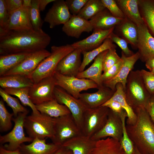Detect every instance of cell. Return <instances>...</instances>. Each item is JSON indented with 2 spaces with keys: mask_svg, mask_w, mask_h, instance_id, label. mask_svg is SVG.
I'll return each mask as SVG.
<instances>
[{
  "mask_svg": "<svg viewBox=\"0 0 154 154\" xmlns=\"http://www.w3.org/2000/svg\"><path fill=\"white\" fill-rule=\"evenodd\" d=\"M122 136V124L119 114L110 109L105 125L91 138L97 141L105 137H109L120 142Z\"/></svg>",
  "mask_w": 154,
  "mask_h": 154,
  "instance_id": "4fadbf2b",
  "label": "cell"
},
{
  "mask_svg": "<svg viewBox=\"0 0 154 154\" xmlns=\"http://www.w3.org/2000/svg\"><path fill=\"white\" fill-rule=\"evenodd\" d=\"M39 7V0H32L30 9V18L32 25L34 30H42L43 21L40 14Z\"/></svg>",
  "mask_w": 154,
  "mask_h": 154,
  "instance_id": "ab89813d",
  "label": "cell"
},
{
  "mask_svg": "<svg viewBox=\"0 0 154 154\" xmlns=\"http://www.w3.org/2000/svg\"><path fill=\"white\" fill-rule=\"evenodd\" d=\"M88 0H66L65 2L72 15H77Z\"/></svg>",
  "mask_w": 154,
  "mask_h": 154,
  "instance_id": "f6af8a7d",
  "label": "cell"
},
{
  "mask_svg": "<svg viewBox=\"0 0 154 154\" xmlns=\"http://www.w3.org/2000/svg\"><path fill=\"white\" fill-rule=\"evenodd\" d=\"M149 71H150L152 73L154 74V68L152 69Z\"/></svg>",
  "mask_w": 154,
  "mask_h": 154,
  "instance_id": "680465c9",
  "label": "cell"
},
{
  "mask_svg": "<svg viewBox=\"0 0 154 154\" xmlns=\"http://www.w3.org/2000/svg\"><path fill=\"white\" fill-rule=\"evenodd\" d=\"M50 41V36L42 30L0 31V54L33 52L45 49Z\"/></svg>",
  "mask_w": 154,
  "mask_h": 154,
  "instance_id": "6da1fadb",
  "label": "cell"
},
{
  "mask_svg": "<svg viewBox=\"0 0 154 154\" xmlns=\"http://www.w3.org/2000/svg\"><path fill=\"white\" fill-rule=\"evenodd\" d=\"M142 17L151 35L154 37V0L139 1Z\"/></svg>",
  "mask_w": 154,
  "mask_h": 154,
  "instance_id": "d6a6232c",
  "label": "cell"
},
{
  "mask_svg": "<svg viewBox=\"0 0 154 154\" xmlns=\"http://www.w3.org/2000/svg\"><path fill=\"white\" fill-rule=\"evenodd\" d=\"M9 15L23 7V0H5Z\"/></svg>",
  "mask_w": 154,
  "mask_h": 154,
  "instance_id": "c3c4849f",
  "label": "cell"
},
{
  "mask_svg": "<svg viewBox=\"0 0 154 154\" xmlns=\"http://www.w3.org/2000/svg\"><path fill=\"white\" fill-rule=\"evenodd\" d=\"M133 110L137 118L135 123L126 124L129 136L141 154H154V123L145 108Z\"/></svg>",
  "mask_w": 154,
  "mask_h": 154,
  "instance_id": "7a4b0ae2",
  "label": "cell"
},
{
  "mask_svg": "<svg viewBox=\"0 0 154 154\" xmlns=\"http://www.w3.org/2000/svg\"><path fill=\"white\" fill-rule=\"evenodd\" d=\"M9 17L5 0H0V31L6 29Z\"/></svg>",
  "mask_w": 154,
  "mask_h": 154,
  "instance_id": "ee69618b",
  "label": "cell"
},
{
  "mask_svg": "<svg viewBox=\"0 0 154 154\" xmlns=\"http://www.w3.org/2000/svg\"><path fill=\"white\" fill-rule=\"evenodd\" d=\"M62 30L67 36L78 38L83 32L89 33L93 30V28L89 21L78 15H72L63 25Z\"/></svg>",
  "mask_w": 154,
  "mask_h": 154,
  "instance_id": "ffe728a7",
  "label": "cell"
},
{
  "mask_svg": "<svg viewBox=\"0 0 154 154\" xmlns=\"http://www.w3.org/2000/svg\"><path fill=\"white\" fill-rule=\"evenodd\" d=\"M32 0H23V7L30 8L32 4Z\"/></svg>",
  "mask_w": 154,
  "mask_h": 154,
  "instance_id": "9f6ffc18",
  "label": "cell"
},
{
  "mask_svg": "<svg viewBox=\"0 0 154 154\" xmlns=\"http://www.w3.org/2000/svg\"><path fill=\"white\" fill-rule=\"evenodd\" d=\"M123 63V60L121 58L120 60L117 63L106 71L103 72L102 78L103 82H104L109 80L116 76L118 73Z\"/></svg>",
  "mask_w": 154,
  "mask_h": 154,
  "instance_id": "bcb514c9",
  "label": "cell"
},
{
  "mask_svg": "<svg viewBox=\"0 0 154 154\" xmlns=\"http://www.w3.org/2000/svg\"><path fill=\"white\" fill-rule=\"evenodd\" d=\"M33 84L28 77L20 75H11L0 77V86L3 89L31 87Z\"/></svg>",
  "mask_w": 154,
  "mask_h": 154,
  "instance_id": "f546056e",
  "label": "cell"
},
{
  "mask_svg": "<svg viewBox=\"0 0 154 154\" xmlns=\"http://www.w3.org/2000/svg\"><path fill=\"white\" fill-rule=\"evenodd\" d=\"M74 49L71 44L52 46L50 54L44 59L27 77L34 84L45 78L53 76L60 60Z\"/></svg>",
  "mask_w": 154,
  "mask_h": 154,
  "instance_id": "3957f363",
  "label": "cell"
},
{
  "mask_svg": "<svg viewBox=\"0 0 154 154\" xmlns=\"http://www.w3.org/2000/svg\"><path fill=\"white\" fill-rule=\"evenodd\" d=\"M123 19L113 16L105 9L89 21L93 30H106L114 27L115 25L122 21Z\"/></svg>",
  "mask_w": 154,
  "mask_h": 154,
  "instance_id": "484cf974",
  "label": "cell"
},
{
  "mask_svg": "<svg viewBox=\"0 0 154 154\" xmlns=\"http://www.w3.org/2000/svg\"><path fill=\"white\" fill-rule=\"evenodd\" d=\"M145 108L154 123V95L151 96Z\"/></svg>",
  "mask_w": 154,
  "mask_h": 154,
  "instance_id": "f907efd6",
  "label": "cell"
},
{
  "mask_svg": "<svg viewBox=\"0 0 154 154\" xmlns=\"http://www.w3.org/2000/svg\"><path fill=\"white\" fill-rule=\"evenodd\" d=\"M0 95L3 100L12 109L14 117L17 116L19 113H29L28 110L20 104L19 99L11 96L1 88H0Z\"/></svg>",
  "mask_w": 154,
  "mask_h": 154,
  "instance_id": "8d00e7d4",
  "label": "cell"
},
{
  "mask_svg": "<svg viewBox=\"0 0 154 154\" xmlns=\"http://www.w3.org/2000/svg\"><path fill=\"white\" fill-rule=\"evenodd\" d=\"M56 86L53 76L43 79L30 88V98L35 105L52 100L55 99L54 91Z\"/></svg>",
  "mask_w": 154,
  "mask_h": 154,
  "instance_id": "8fae6325",
  "label": "cell"
},
{
  "mask_svg": "<svg viewBox=\"0 0 154 154\" xmlns=\"http://www.w3.org/2000/svg\"><path fill=\"white\" fill-rule=\"evenodd\" d=\"M114 29V27L106 30H93V33L90 36L71 45L74 49H79L82 52L90 51L99 47L106 39L109 38Z\"/></svg>",
  "mask_w": 154,
  "mask_h": 154,
  "instance_id": "e0dca14e",
  "label": "cell"
},
{
  "mask_svg": "<svg viewBox=\"0 0 154 154\" xmlns=\"http://www.w3.org/2000/svg\"><path fill=\"white\" fill-rule=\"evenodd\" d=\"M89 154H126L119 141L111 137L97 141Z\"/></svg>",
  "mask_w": 154,
  "mask_h": 154,
  "instance_id": "d4e9b609",
  "label": "cell"
},
{
  "mask_svg": "<svg viewBox=\"0 0 154 154\" xmlns=\"http://www.w3.org/2000/svg\"><path fill=\"white\" fill-rule=\"evenodd\" d=\"M138 31L137 47L140 60L145 62L154 57V37L150 33L145 22L136 25Z\"/></svg>",
  "mask_w": 154,
  "mask_h": 154,
  "instance_id": "5bb4252c",
  "label": "cell"
},
{
  "mask_svg": "<svg viewBox=\"0 0 154 154\" xmlns=\"http://www.w3.org/2000/svg\"><path fill=\"white\" fill-rule=\"evenodd\" d=\"M54 98L59 104L65 105L70 110L76 123L81 130L84 114L89 108L79 98H76L61 88L56 86Z\"/></svg>",
  "mask_w": 154,
  "mask_h": 154,
  "instance_id": "30bf717a",
  "label": "cell"
},
{
  "mask_svg": "<svg viewBox=\"0 0 154 154\" xmlns=\"http://www.w3.org/2000/svg\"><path fill=\"white\" fill-rule=\"evenodd\" d=\"M122 11L130 20L137 25L145 23L138 9L139 0H119L117 1Z\"/></svg>",
  "mask_w": 154,
  "mask_h": 154,
  "instance_id": "f1b7e54d",
  "label": "cell"
},
{
  "mask_svg": "<svg viewBox=\"0 0 154 154\" xmlns=\"http://www.w3.org/2000/svg\"><path fill=\"white\" fill-rule=\"evenodd\" d=\"M113 42L116 44L127 56H130L134 54L129 48L127 42L124 39L118 37L112 33L109 37Z\"/></svg>",
  "mask_w": 154,
  "mask_h": 154,
  "instance_id": "7dc6e473",
  "label": "cell"
},
{
  "mask_svg": "<svg viewBox=\"0 0 154 154\" xmlns=\"http://www.w3.org/2000/svg\"><path fill=\"white\" fill-rule=\"evenodd\" d=\"M140 71L147 89L151 96L154 95V74L145 70Z\"/></svg>",
  "mask_w": 154,
  "mask_h": 154,
  "instance_id": "7bdbcfd3",
  "label": "cell"
},
{
  "mask_svg": "<svg viewBox=\"0 0 154 154\" xmlns=\"http://www.w3.org/2000/svg\"><path fill=\"white\" fill-rule=\"evenodd\" d=\"M145 63L146 67L149 70V71L154 68V57L149 59Z\"/></svg>",
  "mask_w": 154,
  "mask_h": 154,
  "instance_id": "11a10c76",
  "label": "cell"
},
{
  "mask_svg": "<svg viewBox=\"0 0 154 154\" xmlns=\"http://www.w3.org/2000/svg\"><path fill=\"white\" fill-rule=\"evenodd\" d=\"M0 154H21L19 149L14 151L8 150L5 149L3 145L0 146Z\"/></svg>",
  "mask_w": 154,
  "mask_h": 154,
  "instance_id": "f5cc1de1",
  "label": "cell"
},
{
  "mask_svg": "<svg viewBox=\"0 0 154 154\" xmlns=\"http://www.w3.org/2000/svg\"><path fill=\"white\" fill-rule=\"evenodd\" d=\"M50 54V52L45 49L31 53L18 66L6 73L3 76L19 74L27 77Z\"/></svg>",
  "mask_w": 154,
  "mask_h": 154,
  "instance_id": "7c38bea8",
  "label": "cell"
},
{
  "mask_svg": "<svg viewBox=\"0 0 154 154\" xmlns=\"http://www.w3.org/2000/svg\"><path fill=\"white\" fill-rule=\"evenodd\" d=\"M110 109L101 106L93 108H88L82 118L81 131L82 134L91 138L100 130L105 125Z\"/></svg>",
  "mask_w": 154,
  "mask_h": 154,
  "instance_id": "8992f818",
  "label": "cell"
},
{
  "mask_svg": "<svg viewBox=\"0 0 154 154\" xmlns=\"http://www.w3.org/2000/svg\"><path fill=\"white\" fill-rule=\"evenodd\" d=\"M102 106H106L113 111L119 114L123 110L120 104L118 102L109 100Z\"/></svg>",
  "mask_w": 154,
  "mask_h": 154,
  "instance_id": "681fc988",
  "label": "cell"
},
{
  "mask_svg": "<svg viewBox=\"0 0 154 154\" xmlns=\"http://www.w3.org/2000/svg\"><path fill=\"white\" fill-rule=\"evenodd\" d=\"M60 146L36 138L29 144H22L19 149L21 154H54Z\"/></svg>",
  "mask_w": 154,
  "mask_h": 154,
  "instance_id": "7402d4cb",
  "label": "cell"
},
{
  "mask_svg": "<svg viewBox=\"0 0 154 154\" xmlns=\"http://www.w3.org/2000/svg\"><path fill=\"white\" fill-rule=\"evenodd\" d=\"M122 124V136L120 143L126 154H134V146L128 134L126 127V112L123 109L119 113Z\"/></svg>",
  "mask_w": 154,
  "mask_h": 154,
  "instance_id": "74e56055",
  "label": "cell"
},
{
  "mask_svg": "<svg viewBox=\"0 0 154 154\" xmlns=\"http://www.w3.org/2000/svg\"><path fill=\"white\" fill-rule=\"evenodd\" d=\"M121 32L123 36L133 46L137 47L138 31L137 26L131 21H125L121 26Z\"/></svg>",
  "mask_w": 154,
  "mask_h": 154,
  "instance_id": "d590c367",
  "label": "cell"
},
{
  "mask_svg": "<svg viewBox=\"0 0 154 154\" xmlns=\"http://www.w3.org/2000/svg\"><path fill=\"white\" fill-rule=\"evenodd\" d=\"M104 5L114 16L124 19L125 16L114 0H102Z\"/></svg>",
  "mask_w": 154,
  "mask_h": 154,
  "instance_id": "b9f144b4",
  "label": "cell"
},
{
  "mask_svg": "<svg viewBox=\"0 0 154 154\" xmlns=\"http://www.w3.org/2000/svg\"><path fill=\"white\" fill-rule=\"evenodd\" d=\"M31 53L22 52L0 55V76L18 66Z\"/></svg>",
  "mask_w": 154,
  "mask_h": 154,
  "instance_id": "4dcf8cb0",
  "label": "cell"
},
{
  "mask_svg": "<svg viewBox=\"0 0 154 154\" xmlns=\"http://www.w3.org/2000/svg\"><path fill=\"white\" fill-rule=\"evenodd\" d=\"M106 8L102 0H88L78 15L88 20Z\"/></svg>",
  "mask_w": 154,
  "mask_h": 154,
  "instance_id": "836d02e7",
  "label": "cell"
},
{
  "mask_svg": "<svg viewBox=\"0 0 154 154\" xmlns=\"http://www.w3.org/2000/svg\"><path fill=\"white\" fill-rule=\"evenodd\" d=\"M56 86L66 91L74 97L78 99L80 92L92 88H97L98 86L93 81L87 79L68 76L56 72L53 76Z\"/></svg>",
  "mask_w": 154,
  "mask_h": 154,
  "instance_id": "9c48e42d",
  "label": "cell"
},
{
  "mask_svg": "<svg viewBox=\"0 0 154 154\" xmlns=\"http://www.w3.org/2000/svg\"><path fill=\"white\" fill-rule=\"evenodd\" d=\"M111 39H106L99 47L89 52H83V59L79 69L80 72L84 70L86 67L100 54L103 52L112 48H116V46L113 43Z\"/></svg>",
  "mask_w": 154,
  "mask_h": 154,
  "instance_id": "1f68e13d",
  "label": "cell"
},
{
  "mask_svg": "<svg viewBox=\"0 0 154 154\" xmlns=\"http://www.w3.org/2000/svg\"><path fill=\"white\" fill-rule=\"evenodd\" d=\"M54 154H73L70 149L63 146H61Z\"/></svg>",
  "mask_w": 154,
  "mask_h": 154,
  "instance_id": "816d5d0a",
  "label": "cell"
},
{
  "mask_svg": "<svg viewBox=\"0 0 154 154\" xmlns=\"http://www.w3.org/2000/svg\"><path fill=\"white\" fill-rule=\"evenodd\" d=\"M55 0H39V7L40 11H43L46 6L50 3L54 2Z\"/></svg>",
  "mask_w": 154,
  "mask_h": 154,
  "instance_id": "db71d44e",
  "label": "cell"
},
{
  "mask_svg": "<svg viewBox=\"0 0 154 154\" xmlns=\"http://www.w3.org/2000/svg\"><path fill=\"white\" fill-rule=\"evenodd\" d=\"M107 50L100 54L95 58L94 62L89 68L80 72L76 77L90 80L97 84L98 88L102 86L103 84L102 78L103 72V61Z\"/></svg>",
  "mask_w": 154,
  "mask_h": 154,
  "instance_id": "603a6c76",
  "label": "cell"
},
{
  "mask_svg": "<svg viewBox=\"0 0 154 154\" xmlns=\"http://www.w3.org/2000/svg\"><path fill=\"white\" fill-rule=\"evenodd\" d=\"M134 154H141L137 149L134 146Z\"/></svg>",
  "mask_w": 154,
  "mask_h": 154,
  "instance_id": "6f0895ef",
  "label": "cell"
},
{
  "mask_svg": "<svg viewBox=\"0 0 154 154\" xmlns=\"http://www.w3.org/2000/svg\"><path fill=\"white\" fill-rule=\"evenodd\" d=\"M98 91L93 93H81L79 98L89 108H93L102 106L110 100L114 92L104 85L98 88Z\"/></svg>",
  "mask_w": 154,
  "mask_h": 154,
  "instance_id": "44dd1931",
  "label": "cell"
},
{
  "mask_svg": "<svg viewBox=\"0 0 154 154\" xmlns=\"http://www.w3.org/2000/svg\"><path fill=\"white\" fill-rule=\"evenodd\" d=\"M63 0H55L46 13L44 22L48 23L49 27L52 29L56 26L64 25L72 16Z\"/></svg>",
  "mask_w": 154,
  "mask_h": 154,
  "instance_id": "2e32d148",
  "label": "cell"
},
{
  "mask_svg": "<svg viewBox=\"0 0 154 154\" xmlns=\"http://www.w3.org/2000/svg\"><path fill=\"white\" fill-rule=\"evenodd\" d=\"M96 141L82 134L68 140L62 146L70 149L73 154H89Z\"/></svg>",
  "mask_w": 154,
  "mask_h": 154,
  "instance_id": "cb8c5ba5",
  "label": "cell"
},
{
  "mask_svg": "<svg viewBox=\"0 0 154 154\" xmlns=\"http://www.w3.org/2000/svg\"><path fill=\"white\" fill-rule=\"evenodd\" d=\"M30 8L23 7L12 13L10 15L6 29L0 31H27L34 30L31 21Z\"/></svg>",
  "mask_w": 154,
  "mask_h": 154,
  "instance_id": "d6986e66",
  "label": "cell"
},
{
  "mask_svg": "<svg viewBox=\"0 0 154 154\" xmlns=\"http://www.w3.org/2000/svg\"><path fill=\"white\" fill-rule=\"evenodd\" d=\"M116 90L110 99L119 103L127 115L126 124L132 125L137 120V116L133 110L128 104L125 97L123 88L120 83L117 84L116 86Z\"/></svg>",
  "mask_w": 154,
  "mask_h": 154,
  "instance_id": "83f0119b",
  "label": "cell"
},
{
  "mask_svg": "<svg viewBox=\"0 0 154 154\" xmlns=\"http://www.w3.org/2000/svg\"><path fill=\"white\" fill-rule=\"evenodd\" d=\"M121 58L123 60L122 66L117 75L113 78L103 82V84L115 92L116 86L118 83L123 86V90L125 88L127 80L130 72L132 71L136 62L140 58V55L137 52L130 56H127L122 51Z\"/></svg>",
  "mask_w": 154,
  "mask_h": 154,
  "instance_id": "9a60e30c",
  "label": "cell"
},
{
  "mask_svg": "<svg viewBox=\"0 0 154 154\" xmlns=\"http://www.w3.org/2000/svg\"><path fill=\"white\" fill-rule=\"evenodd\" d=\"M124 91L126 101L133 110L145 108L152 96L145 86L139 70L130 72Z\"/></svg>",
  "mask_w": 154,
  "mask_h": 154,
  "instance_id": "277c9868",
  "label": "cell"
},
{
  "mask_svg": "<svg viewBox=\"0 0 154 154\" xmlns=\"http://www.w3.org/2000/svg\"><path fill=\"white\" fill-rule=\"evenodd\" d=\"M55 118L39 112H33L25 117L24 128L28 135L32 138L51 139L54 131Z\"/></svg>",
  "mask_w": 154,
  "mask_h": 154,
  "instance_id": "5b68a950",
  "label": "cell"
},
{
  "mask_svg": "<svg viewBox=\"0 0 154 154\" xmlns=\"http://www.w3.org/2000/svg\"><path fill=\"white\" fill-rule=\"evenodd\" d=\"M28 113H21L16 117H14L12 121L14 126L12 130L7 134L0 136V143L6 149L14 151L18 149L21 145L25 142H31L33 139L26 137L24 131V122L25 119Z\"/></svg>",
  "mask_w": 154,
  "mask_h": 154,
  "instance_id": "52a82bcc",
  "label": "cell"
},
{
  "mask_svg": "<svg viewBox=\"0 0 154 154\" xmlns=\"http://www.w3.org/2000/svg\"><path fill=\"white\" fill-rule=\"evenodd\" d=\"M121 58L117 53L115 48H113L108 50L103 61V72L117 63Z\"/></svg>",
  "mask_w": 154,
  "mask_h": 154,
  "instance_id": "60d3db41",
  "label": "cell"
},
{
  "mask_svg": "<svg viewBox=\"0 0 154 154\" xmlns=\"http://www.w3.org/2000/svg\"><path fill=\"white\" fill-rule=\"evenodd\" d=\"M81 50L74 49L65 56L58 63L56 72L62 75L76 77L80 72L82 62Z\"/></svg>",
  "mask_w": 154,
  "mask_h": 154,
  "instance_id": "ac0fdd59",
  "label": "cell"
},
{
  "mask_svg": "<svg viewBox=\"0 0 154 154\" xmlns=\"http://www.w3.org/2000/svg\"><path fill=\"white\" fill-rule=\"evenodd\" d=\"M2 99L0 100V131L1 132L7 131L12 127L14 114L10 113L6 108Z\"/></svg>",
  "mask_w": 154,
  "mask_h": 154,
  "instance_id": "f35d334b",
  "label": "cell"
},
{
  "mask_svg": "<svg viewBox=\"0 0 154 154\" xmlns=\"http://www.w3.org/2000/svg\"><path fill=\"white\" fill-rule=\"evenodd\" d=\"M54 118V134L51 139L53 143L62 146L68 140L82 134L71 114Z\"/></svg>",
  "mask_w": 154,
  "mask_h": 154,
  "instance_id": "ba28073f",
  "label": "cell"
},
{
  "mask_svg": "<svg viewBox=\"0 0 154 154\" xmlns=\"http://www.w3.org/2000/svg\"><path fill=\"white\" fill-rule=\"evenodd\" d=\"M30 87H24L17 88H6L3 89L5 91L10 95L17 96L25 106H28L32 110V112L38 113L40 112L36 109L35 105L30 98L29 92Z\"/></svg>",
  "mask_w": 154,
  "mask_h": 154,
  "instance_id": "e575fe53",
  "label": "cell"
},
{
  "mask_svg": "<svg viewBox=\"0 0 154 154\" xmlns=\"http://www.w3.org/2000/svg\"><path fill=\"white\" fill-rule=\"evenodd\" d=\"M37 110L40 113L53 118H57L71 114L65 106L59 103L54 100L35 105Z\"/></svg>",
  "mask_w": 154,
  "mask_h": 154,
  "instance_id": "4316f807",
  "label": "cell"
}]
</instances>
